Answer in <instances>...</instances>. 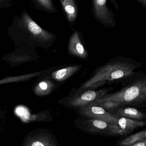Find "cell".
Instances as JSON below:
<instances>
[{
  "label": "cell",
  "mask_w": 146,
  "mask_h": 146,
  "mask_svg": "<svg viewBox=\"0 0 146 146\" xmlns=\"http://www.w3.org/2000/svg\"><path fill=\"white\" fill-rule=\"evenodd\" d=\"M140 62L130 58L118 57L97 68L93 75L82 86V89L95 88L107 82L123 80L136 75Z\"/></svg>",
  "instance_id": "1"
},
{
  "label": "cell",
  "mask_w": 146,
  "mask_h": 146,
  "mask_svg": "<svg viewBox=\"0 0 146 146\" xmlns=\"http://www.w3.org/2000/svg\"><path fill=\"white\" fill-rule=\"evenodd\" d=\"M114 102L117 109L121 107L144 108L146 106V74L135 75L130 82L119 91L106 94L94 103ZM116 109V110H117Z\"/></svg>",
  "instance_id": "2"
},
{
  "label": "cell",
  "mask_w": 146,
  "mask_h": 146,
  "mask_svg": "<svg viewBox=\"0 0 146 146\" xmlns=\"http://www.w3.org/2000/svg\"><path fill=\"white\" fill-rule=\"evenodd\" d=\"M86 130L93 134L104 136H121L116 124L101 120L91 119L84 122Z\"/></svg>",
  "instance_id": "3"
},
{
  "label": "cell",
  "mask_w": 146,
  "mask_h": 146,
  "mask_svg": "<svg viewBox=\"0 0 146 146\" xmlns=\"http://www.w3.org/2000/svg\"><path fill=\"white\" fill-rule=\"evenodd\" d=\"M79 111L82 115L88 118L101 120L117 125L118 118L114 114L94 103L80 107Z\"/></svg>",
  "instance_id": "4"
},
{
  "label": "cell",
  "mask_w": 146,
  "mask_h": 146,
  "mask_svg": "<svg viewBox=\"0 0 146 146\" xmlns=\"http://www.w3.org/2000/svg\"><path fill=\"white\" fill-rule=\"evenodd\" d=\"M22 21L27 31L38 42L46 43L53 40L54 35L41 28L27 13H23Z\"/></svg>",
  "instance_id": "5"
},
{
  "label": "cell",
  "mask_w": 146,
  "mask_h": 146,
  "mask_svg": "<svg viewBox=\"0 0 146 146\" xmlns=\"http://www.w3.org/2000/svg\"><path fill=\"white\" fill-rule=\"evenodd\" d=\"M109 91V89H101L98 91H86L71 98L68 101V104L72 107L80 108L94 103L107 94Z\"/></svg>",
  "instance_id": "6"
},
{
  "label": "cell",
  "mask_w": 146,
  "mask_h": 146,
  "mask_svg": "<svg viewBox=\"0 0 146 146\" xmlns=\"http://www.w3.org/2000/svg\"><path fill=\"white\" fill-rule=\"evenodd\" d=\"M24 146H59L53 137L46 133H35L26 138Z\"/></svg>",
  "instance_id": "7"
},
{
  "label": "cell",
  "mask_w": 146,
  "mask_h": 146,
  "mask_svg": "<svg viewBox=\"0 0 146 146\" xmlns=\"http://www.w3.org/2000/svg\"><path fill=\"white\" fill-rule=\"evenodd\" d=\"M146 124V122L137 121L125 117L118 118L117 125L121 136H127L131 134L139 128L142 127Z\"/></svg>",
  "instance_id": "8"
},
{
  "label": "cell",
  "mask_w": 146,
  "mask_h": 146,
  "mask_svg": "<svg viewBox=\"0 0 146 146\" xmlns=\"http://www.w3.org/2000/svg\"><path fill=\"white\" fill-rule=\"evenodd\" d=\"M107 0H94V11L96 16L102 21L110 25H115L113 14L106 7Z\"/></svg>",
  "instance_id": "9"
},
{
  "label": "cell",
  "mask_w": 146,
  "mask_h": 146,
  "mask_svg": "<svg viewBox=\"0 0 146 146\" xmlns=\"http://www.w3.org/2000/svg\"><path fill=\"white\" fill-rule=\"evenodd\" d=\"M68 49L69 53L73 56L85 59L88 56L87 51L84 48L77 31L74 33L70 38Z\"/></svg>",
  "instance_id": "10"
},
{
  "label": "cell",
  "mask_w": 146,
  "mask_h": 146,
  "mask_svg": "<svg viewBox=\"0 0 146 146\" xmlns=\"http://www.w3.org/2000/svg\"><path fill=\"white\" fill-rule=\"evenodd\" d=\"M113 114L117 118L125 117L143 121L146 119V113L134 107H121L115 110Z\"/></svg>",
  "instance_id": "11"
},
{
  "label": "cell",
  "mask_w": 146,
  "mask_h": 146,
  "mask_svg": "<svg viewBox=\"0 0 146 146\" xmlns=\"http://www.w3.org/2000/svg\"><path fill=\"white\" fill-rule=\"evenodd\" d=\"M80 67L78 66L67 67L54 71L51 74L54 80L59 82H62L67 80L77 72Z\"/></svg>",
  "instance_id": "12"
},
{
  "label": "cell",
  "mask_w": 146,
  "mask_h": 146,
  "mask_svg": "<svg viewBox=\"0 0 146 146\" xmlns=\"http://www.w3.org/2000/svg\"><path fill=\"white\" fill-rule=\"evenodd\" d=\"M54 87V84L52 81L45 79L37 84L34 88V92L38 96H45L50 94Z\"/></svg>",
  "instance_id": "13"
},
{
  "label": "cell",
  "mask_w": 146,
  "mask_h": 146,
  "mask_svg": "<svg viewBox=\"0 0 146 146\" xmlns=\"http://www.w3.org/2000/svg\"><path fill=\"white\" fill-rule=\"evenodd\" d=\"M64 11L70 22H73L77 16V8L74 0H60Z\"/></svg>",
  "instance_id": "14"
},
{
  "label": "cell",
  "mask_w": 146,
  "mask_h": 146,
  "mask_svg": "<svg viewBox=\"0 0 146 146\" xmlns=\"http://www.w3.org/2000/svg\"><path fill=\"white\" fill-rule=\"evenodd\" d=\"M146 139V129L126 137L119 142L118 146H129Z\"/></svg>",
  "instance_id": "15"
},
{
  "label": "cell",
  "mask_w": 146,
  "mask_h": 146,
  "mask_svg": "<svg viewBox=\"0 0 146 146\" xmlns=\"http://www.w3.org/2000/svg\"><path fill=\"white\" fill-rule=\"evenodd\" d=\"M42 72H38L31 74H27L24 75L20 76H14V77H8L4 78L3 80H0V84H5L9 82H16L26 80H29L33 77H35L40 75Z\"/></svg>",
  "instance_id": "16"
},
{
  "label": "cell",
  "mask_w": 146,
  "mask_h": 146,
  "mask_svg": "<svg viewBox=\"0 0 146 146\" xmlns=\"http://www.w3.org/2000/svg\"><path fill=\"white\" fill-rule=\"evenodd\" d=\"M38 3L47 10L53 11L54 7L51 0H36Z\"/></svg>",
  "instance_id": "17"
},
{
  "label": "cell",
  "mask_w": 146,
  "mask_h": 146,
  "mask_svg": "<svg viewBox=\"0 0 146 146\" xmlns=\"http://www.w3.org/2000/svg\"><path fill=\"white\" fill-rule=\"evenodd\" d=\"M129 146H146V139L134 143L133 145Z\"/></svg>",
  "instance_id": "18"
},
{
  "label": "cell",
  "mask_w": 146,
  "mask_h": 146,
  "mask_svg": "<svg viewBox=\"0 0 146 146\" xmlns=\"http://www.w3.org/2000/svg\"><path fill=\"white\" fill-rule=\"evenodd\" d=\"M136 1L146 9V0H136Z\"/></svg>",
  "instance_id": "19"
}]
</instances>
